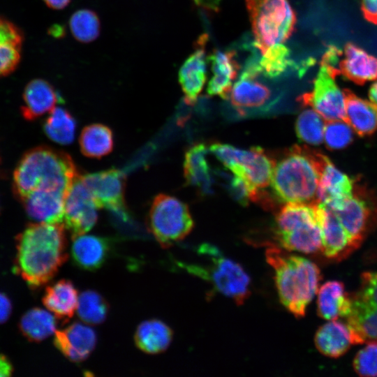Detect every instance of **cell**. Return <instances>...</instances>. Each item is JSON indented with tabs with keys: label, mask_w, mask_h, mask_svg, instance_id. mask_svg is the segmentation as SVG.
I'll return each mask as SVG.
<instances>
[{
	"label": "cell",
	"mask_w": 377,
	"mask_h": 377,
	"mask_svg": "<svg viewBox=\"0 0 377 377\" xmlns=\"http://www.w3.org/2000/svg\"><path fill=\"white\" fill-rule=\"evenodd\" d=\"M54 316L40 308L32 309L22 317L20 330L30 341H43L56 331L57 322Z\"/></svg>",
	"instance_id": "cell-32"
},
{
	"label": "cell",
	"mask_w": 377,
	"mask_h": 377,
	"mask_svg": "<svg viewBox=\"0 0 377 377\" xmlns=\"http://www.w3.org/2000/svg\"><path fill=\"white\" fill-rule=\"evenodd\" d=\"M256 76L244 70L230 91L231 103L241 113L246 109L261 108L270 99L271 91L256 81Z\"/></svg>",
	"instance_id": "cell-21"
},
{
	"label": "cell",
	"mask_w": 377,
	"mask_h": 377,
	"mask_svg": "<svg viewBox=\"0 0 377 377\" xmlns=\"http://www.w3.org/2000/svg\"><path fill=\"white\" fill-rule=\"evenodd\" d=\"M22 35L10 22L0 17V77L13 72L21 55Z\"/></svg>",
	"instance_id": "cell-30"
},
{
	"label": "cell",
	"mask_w": 377,
	"mask_h": 377,
	"mask_svg": "<svg viewBox=\"0 0 377 377\" xmlns=\"http://www.w3.org/2000/svg\"><path fill=\"white\" fill-rule=\"evenodd\" d=\"M209 150L233 175L246 183L255 195V201L258 200L260 190L271 182L274 160L260 147L246 150L227 144L214 143Z\"/></svg>",
	"instance_id": "cell-8"
},
{
	"label": "cell",
	"mask_w": 377,
	"mask_h": 377,
	"mask_svg": "<svg viewBox=\"0 0 377 377\" xmlns=\"http://www.w3.org/2000/svg\"><path fill=\"white\" fill-rule=\"evenodd\" d=\"M13 372V367L8 360L0 355V376H9Z\"/></svg>",
	"instance_id": "cell-42"
},
{
	"label": "cell",
	"mask_w": 377,
	"mask_h": 377,
	"mask_svg": "<svg viewBox=\"0 0 377 377\" xmlns=\"http://www.w3.org/2000/svg\"><path fill=\"white\" fill-rule=\"evenodd\" d=\"M77 313L80 319L89 325H98L106 318L109 305L106 300L94 290H86L78 297Z\"/></svg>",
	"instance_id": "cell-34"
},
{
	"label": "cell",
	"mask_w": 377,
	"mask_h": 377,
	"mask_svg": "<svg viewBox=\"0 0 377 377\" xmlns=\"http://www.w3.org/2000/svg\"><path fill=\"white\" fill-rule=\"evenodd\" d=\"M345 120L360 135L373 133L377 128V106L347 91Z\"/></svg>",
	"instance_id": "cell-26"
},
{
	"label": "cell",
	"mask_w": 377,
	"mask_h": 377,
	"mask_svg": "<svg viewBox=\"0 0 377 377\" xmlns=\"http://www.w3.org/2000/svg\"><path fill=\"white\" fill-rule=\"evenodd\" d=\"M353 366L360 376H377V343H369L354 357Z\"/></svg>",
	"instance_id": "cell-39"
},
{
	"label": "cell",
	"mask_w": 377,
	"mask_h": 377,
	"mask_svg": "<svg viewBox=\"0 0 377 377\" xmlns=\"http://www.w3.org/2000/svg\"><path fill=\"white\" fill-rule=\"evenodd\" d=\"M265 257L274 270L281 304L296 318L303 317L318 293L320 270L311 260L276 246L267 248Z\"/></svg>",
	"instance_id": "cell-3"
},
{
	"label": "cell",
	"mask_w": 377,
	"mask_h": 377,
	"mask_svg": "<svg viewBox=\"0 0 377 377\" xmlns=\"http://www.w3.org/2000/svg\"><path fill=\"white\" fill-rule=\"evenodd\" d=\"M135 343L142 351L158 354L165 351L172 339V331L164 323L150 320L142 323L137 328Z\"/></svg>",
	"instance_id": "cell-29"
},
{
	"label": "cell",
	"mask_w": 377,
	"mask_h": 377,
	"mask_svg": "<svg viewBox=\"0 0 377 377\" xmlns=\"http://www.w3.org/2000/svg\"><path fill=\"white\" fill-rule=\"evenodd\" d=\"M246 4L254 44L262 54L291 36L296 17L288 0H246Z\"/></svg>",
	"instance_id": "cell-7"
},
{
	"label": "cell",
	"mask_w": 377,
	"mask_h": 377,
	"mask_svg": "<svg viewBox=\"0 0 377 377\" xmlns=\"http://www.w3.org/2000/svg\"><path fill=\"white\" fill-rule=\"evenodd\" d=\"M78 297L72 282L62 279L46 288L43 303L57 318L67 320L77 310Z\"/></svg>",
	"instance_id": "cell-27"
},
{
	"label": "cell",
	"mask_w": 377,
	"mask_h": 377,
	"mask_svg": "<svg viewBox=\"0 0 377 377\" xmlns=\"http://www.w3.org/2000/svg\"><path fill=\"white\" fill-rule=\"evenodd\" d=\"M213 75L207 85V93L211 96L229 97L232 81L235 79L239 66L234 51L214 50L209 57Z\"/></svg>",
	"instance_id": "cell-20"
},
{
	"label": "cell",
	"mask_w": 377,
	"mask_h": 377,
	"mask_svg": "<svg viewBox=\"0 0 377 377\" xmlns=\"http://www.w3.org/2000/svg\"><path fill=\"white\" fill-rule=\"evenodd\" d=\"M54 343L68 360L79 362L86 360L94 349L96 336L91 327L74 323L55 332Z\"/></svg>",
	"instance_id": "cell-15"
},
{
	"label": "cell",
	"mask_w": 377,
	"mask_h": 377,
	"mask_svg": "<svg viewBox=\"0 0 377 377\" xmlns=\"http://www.w3.org/2000/svg\"><path fill=\"white\" fill-rule=\"evenodd\" d=\"M205 41V38L199 40L198 48L187 58L179 72V81L188 104L196 101L206 81Z\"/></svg>",
	"instance_id": "cell-19"
},
{
	"label": "cell",
	"mask_w": 377,
	"mask_h": 377,
	"mask_svg": "<svg viewBox=\"0 0 377 377\" xmlns=\"http://www.w3.org/2000/svg\"><path fill=\"white\" fill-rule=\"evenodd\" d=\"M339 69L340 73L350 80L363 84L377 78V58L361 47L348 43L345 47Z\"/></svg>",
	"instance_id": "cell-24"
},
{
	"label": "cell",
	"mask_w": 377,
	"mask_h": 377,
	"mask_svg": "<svg viewBox=\"0 0 377 377\" xmlns=\"http://www.w3.org/2000/svg\"><path fill=\"white\" fill-rule=\"evenodd\" d=\"M78 176L68 154L47 146L36 147L24 154L15 168L13 193L18 200L35 192L68 193Z\"/></svg>",
	"instance_id": "cell-2"
},
{
	"label": "cell",
	"mask_w": 377,
	"mask_h": 377,
	"mask_svg": "<svg viewBox=\"0 0 377 377\" xmlns=\"http://www.w3.org/2000/svg\"><path fill=\"white\" fill-rule=\"evenodd\" d=\"M63 223H31L17 237L15 270L32 288L50 281L67 260Z\"/></svg>",
	"instance_id": "cell-1"
},
{
	"label": "cell",
	"mask_w": 377,
	"mask_h": 377,
	"mask_svg": "<svg viewBox=\"0 0 377 377\" xmlns=\"http://www.w3.org/2000/svg\"><path fill=\"white\" fill-rule=\"evenodd\" d=\"M323 154L294 146L274 163L270 184L284 202L315 203Z\"/></svg>",
	"instance_id": "cell-4"
},
{
	"label": "cell",
	"mask_w": 377,
	"mask_h": 377,
	"mask_svg": "<svg viewBox=\"0 0 377 377\" xmlns=\"http://www.w3.org/2000/svg\"><path fill=\"white\" fill-rule=\"evenodd\" d=\"M198 252L207 261L202 264L185 265L193 275L207 281L219 293L242 304L250 295L251 281L243 267L225 257L215 246L204 244Z\"/></svg>",
	"instance_id": "cell-6"
},
{
	"label": "cell",
	"mask_w": 377,
	"mask_h": 377,
	"mask_svg": "<svg viewBox=\"0 0 377 377\" xmlns=\"http://www.w3.org/2000/svg\"><path fill=\"white\" fill-rule=\"evenodd\" d=\"M337 75L333 69L321 64L313 90L300 98L302 103L311 107L326 121L345 119L346 94L336 83Z\"/></svg>",
	"instance_id": "cell-11"
},
{
	"label": "cell",
	"mask_w": 377,
	"mask_h": 377,
	"mask_svg": "<svg viewBox=\"0 0 377 377\" xmlns=\"http://www.w3.org/2000/svg\"><path fill=\"white\" fill-rule=\"evenodd\" d=\"M290 56L289 49L281 43L269 47L258 64L259 74L269 78L281 75L293 66Z\"/></svg>",
	"instance_id": "cell-35"
},
{
	"label": "cell",
	"mask_w": 377,
	"mask_h": 377,
	"mask_svg": "<svg viewBox=\"0 0 377 377\" xmlns=\"http://www.w3.org/2000/svg\"><path fill=\"white\" fill-rule=\"evenodd\" d=\"M11 303L9 299L0 293V324L6 322L11 312Z\"/></svg>",
	"instance_id": "cell-41"
},
{
	"label": "cell",
	"mask_w": 377,
	"mask_h": 377,
	"mask_svg": "<svg viewBox=\"0 0 377 377\" xmlns=\"http://www.w3.org/2000/svg\"><path fill=\"white\" fill-rule=\"evenodd\" d=\"M275 235L285 250L303 253L322 251L323 232L317 202H288L277 212Z\"/></svg>",
	"instance_id": "cell-5"
},
{
	"label": "cell",
	"mask_w": 377,
	"mask_h": 377,
	"mask_svg": "<svg viewBox=\"0 0 377 377\" xmlns=\"http://www.w3.org/2000/svg\"><path fill=\"white\" fill-rule=\"evenodd\" d=\"M353 128L345 119L327 121L325 123L323 141L331 149L347 147L353 140Z\"/></svg>",
	"instance_id": "cell-38"
},
{
	"label": "cell",
	"mask_w": 377,
	"mask_h": 377,
	"mask_svg": "<svg viewBox=\"0 0 377 377\" xmlns=\"http://www.w3.org/2000/svg\"><path fill=\"white\" fill-rule=\"evenodd\" d=\"M97 207L91 193L79 175L71 185L65 199L64 227L73 238L84 235L97 221Z\"/></svg>",
	"instance_id": "cell-12"
},
{
	"label": "cell",
	"mask_w": 377,
	"mask_h": 377,
	"mask_svg": "<svg viewBox=\"0 0 377 377\" xmlns=\"http://www.w3.org/2000/svg\"><path fill=\"white\" fill-rule=\"evenodd\" d=\"M353 182L323 155L317 193V202L334 207L352 195Z\"/></svg>",
	"instance_id": "cell-17"
},
{
	"label": "cell",
	"mask_w": 377,
	"mask_h": 377,
	"mask_svg": "<svg viewBox=\"0 0 377 377\" xmlns=\"http://www.w3.org/2000/svg\"><path fill=\"white\" fill-rule=\"evenodd\" d=\"M45 3L54 9H62L65 8L71 0H43Z\"/></svg>",
	"instance_id": "cell-43"
},
{
	"label": "cell",
	"mask_w": 377,
	"mask_h": 377,
	"mask_svg": "<svg viewBox=\"0 0 377 377\" xmlns=\"http://www.w3.org/2000/svg\"><path fill=\"white\" fill-rule=\"evenodd\" d=\"M369 95L371 101L377 106V81L371 85Z\"/></svg>",
	"instance_id": "cell-44"
},
{
	"label": "cell",
	"mask_w": 377,
	"mask_h": 377,
	"mask_svg": "<svg viewBox=\"0 0 377 377\" xmlns=\"http://www.w3.org/2000/svg\"><path fill=\"white\" fill-rule=\"evenodd\" d=\"M346 318L353 344L377 343V272L362 274Z\"/></svg>",
	"instance_id": "cell-10"
},
{
	"label": "cell",
	"mask_w": 377,
	"mask_h": 377,
	"mask_svg": "<svg viewBox=\"0 0 377 377\" xmlns=\"http://www.w3.org/2000/svg\"><path fill=\"white\" fill-rule=\"evenodd\" d=\"M73 239L71 256L76 265L89 271L96 270L103 265L110 251L108 239L84 235Z\"/></svg>",
	"instance_id": "cell-22"
},
{
	"label": "cell",
	"mask_w": 377,
	"mask_h": 377,
	"mask_svg": "<svg viewBox=\"0 0 377 377\" xmlns=\"http://www.w3.org/2000/svg\"><path fill=\"white\" fill-rule=\"evenodd\" d=\"M81 152L87 157L99 158L109 154L114 147V138L109 127L101 124L85 126L80 135Z\"/></svg>",
	"instance_id": "cell-31"
},
{
	"label": "cell",
	"mask_w": 377,
	"mask_h": 377,
	"mask_svg": "<svg viewBox=\"0 0 377 377\" xmlns=\"http://www.w3.org/2000/svg\"><path fill=\"white\" fill-rule=\"evenodd\" d=\"M314 341L321 354L334 358L344 355L353 344L348 325L337 320H329L320 327Z\"/></svg>",
	"instance_id": "cell-25"
},
{
	"label": "cell",
	"mask_w": 377,
	"mask_h": 377,
	"mask_svg": "<svg viewBox=\"0 0 377 377\" xmlns=\"http://www.w3.org/2000/svg\"><path fill=\"white\" fill-rule=\"evenodd\" d=\"M322 116L313 109L302 111L298 116L295 130L299 139L312 145L323 141L325 122Z\"/></svg>",
	"instance_id": "cell-36"
},
{
	"label": "cell",
	"mask_w": 377,
	"mask_h": 377,
	"mask_svg": "<svg viewBox=\"0 0 377 377\" xmlns=\"http://www.w3.org/2000/svg\"><path fill=\"white\" fill-rule=\"evenodd\" d=\"M69 26L73 36L83 43L95 40L100 32V21L97 15L87 9L76 11L70 19Z\"/></svg>",
	"instance_id": "cell-37"
},
{
	"label": "cell",
	"mask_w": 377,
	"mask_h": 377,
	"mask_svg": "<svg viewBox=\"0 0 377 377\" xmlns=\"http://www.w3.org/2000/svg\"><path fill=\"white\" fill-rule=\"evenodd\" d=\"M97 207L124 214L126 177L120 170L111 169L82 175Z\"/></svg>",
	"instance_id": "cell-13"
},
{
	"label": "cell",
	"mask_w": 377,
	"mask_h": 377,
	"mask_svg": "<svg viewBox=\"0 0 377 377\" xmlns=\"http://www.w3.org/2000/svg\"><path fill=\"white\" fill-rule=\"evenodd\" d=\"M22 98L24 104L20 111L27 121L35 120L50 112L61 99L54 87L42 79L29 82L24 88Z\"/></svg>",
	"instance_id": "cell-18"
},
{
	"label": "cell",
	"mask_w": 377,
	"mask_h": 377,
	"mask_svg": "<svg viewBox=\"0 0 377 377\" xmlns=\"http://www.w3.org/2000/svg\"><path fill=\"white\" fill-rule=\"evenodd\" d=\"M329 207L334 213L355 251L360 246L370 227V207L364 199L353 194L337 206Z\"/></svg>",
	"instance_id": "cell-14"
},
{
	"label": "cell",
	"mask_w": 377,
	"mask_h": 377,
	"mask_svg": "<svg viewBox=\"0 0 377 377\" xmlns=\"http://www.w3.org/2000/svg\"><path fill=\"white\" fill-rule=\"evenodd\" d=\"M67 193L59 190L35 192L19 200L32 220L38 223H63Z\"/></svg>",
	"instance_id": "cell-16"
},
{
	"label": "cell",
	"mask_w": 377,
	"mask_h": 377,
	"mask_svg": "<svg viewBox=\"0 0 377 377\" xmlns=\"http://www.w3.org/2000/svg\"><path fill=\"white\" fill-rule=\"evenodd\" d=\"M361 8L365 19L377 24V0H362Z\"/></svg>",
	"instance_id": "cell-40"
},
{
	"label": "cell",
	"mask_w": 377,
	"mask_h": 377,
	"mask_svg": "<svg viewBox=\"0 0 377 377\" xmlns=\"http://www.w3.org/2000/svg\"><path fill=\"white\" fill-rule=\"evenodd\" d=\"M207 147L197 144L189 148L185 154L184 174L186 182L197 187L203 193L211 191L212 177L206 159Z\"/></svg>",
	"instance_id": "cell-28"
},
{
	"label": "cell",
	"mask_w": 377,
	"mask_h": 377,
	"mask_svg": "<svg viewBox=\"0 0 377 377\" xmlns=\"http://www.w3.org/2000/svg\"><path fill=\"white\" fill-rule=\"evenodd\" d=\"M147 223L149 230L163 248L184 239L193 227L188 206L177 198L163 193L154 198L148 213Z\"/></svg>",
	"instance_id": "cell-9"
},
{
	"label": "cell",
	"mask_w": 377,
	"mask_h": 377,
	"mask_svg": "<svg viewBox=\"0 0 377 377\" xmlns=\"http://www.w3.org/2000/svg\"><path fill=\"white\" fill-rule=\"evenodd\" d=\"M351 298L344 285L339 281H330L318 290V314L327 320L346 318L350 311Z\"/></svg>",
	"instance_id": "cell-23"
},
{
	"label": "cell",
	"mask_w": 377,
	"mask_h": 377,
	"mask_svg": "<svg viewBox=\"0 0 377 377\" xmlns=\"http://www.w3.org/2000/svg\"><path fill=\"white\" fill-rule=\"evenodd\" d=\"M76 129V121L66 109L55 107L43 124V131L52 141L68 145L73 142Z\"/></svg>",
	"instance_id": "cell-33"
}]
</instances>
